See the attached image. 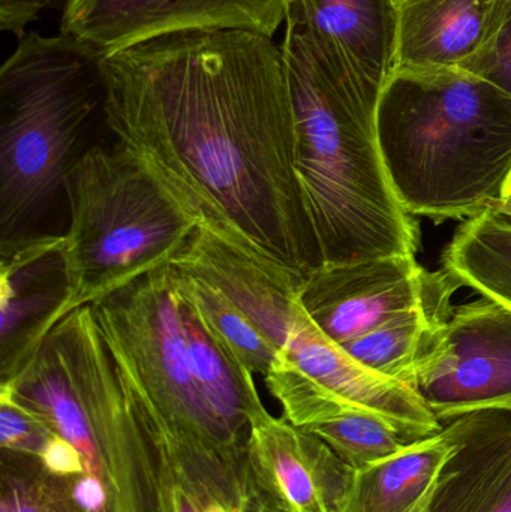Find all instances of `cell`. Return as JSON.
I'll return each instance as SVG.
<instances>
[{
    "label": "cell",
    "instance_id": "obj_2",
    "mask_svg": "<svg viewBox=\"0 0 511 512\" xmlns=\"http://www.w3.org/2000/svg\"><path fill=\"white\" fill-rule=\"evenodd\" d=\"M0 393L44 421L41 457L86 512H171L164 442L123 384L92 306L51 328Z\"/></svg>",
    "mask_w": 511,
    "mask_h": 512
},
{
    "label": "cell",
    "instance_id": "obj_21",
    "mask_svg": "<svg viewBox=\"0 0 511 512\" xmlns=\"http://www.w3.org/2000/svg\"><path fill=\"white\" fill-rule=\"evenodd\" d=\"M0 512H86L68 478L39 457L0 450Z\"/></svg>",
    "mask_w": 511,
    "mask_h": 512
},
{
    "label": "cell",
    "instance_id": "obj_18",
    "mask_svg": "<svg viewBox=\"0 0 511 512\" xmlns=\"http://www.w3.org/2000/svg\"><path fill=\"white\" fill-rule=\"evenodd\" d=\"M444 273L511 310V218L486 210L465 219L443 255Z\"/></svg>",
    "mask_w": 511,
    "mask_h": 512
},
{
    "label": "cell",
    "instance_id": "obj_8",
    "mask_svg": "<svg viewBox=\"0 0 511 512\" xmlns=\"http://www.w3.org/2000/svg\"><path fill=\"white\" fill-rule=\"evenodd\" d=\"M264 381L281 405L282 417L294 426L311 427L360 412L384 421L408 442L443 430L411 385L354 360L314 324L306 310Z\"/></svg>",
    "mask_w": 511,
    "mask_h": 512
},
{
    "label": "cell",
    "instance_id": "obj_14",
    "mask_svg": "<svg viewBox=\"0 0 511 512\" xmlns=\"http://www.w3.org/2000/svg\"><path fill=\"white\" fill-rule=\"evenodd\" d=\"M285 30L338 53L359 74L387 83L398 56L396 0H285Z\"/></svg>",
    "mask_w": 511,
    "mask_h": 512
},
{
    "label": "cell",
    "instance_id": "obj_24",
    "mask_svg": "<svg viewBox=\"0 0 511 512\" xmlns=\"http://www.w3.org/2000/svg\"><path fill=\"white\" fill-rule=\"evenodd\" d=\"M461 69L489 81L511 98V2L497 32Z\"/></svg>",
    "mask_w": 511,
    "mask_h": 512
},
{
    "label": "cell",
    "instance_id": "obj_12",
    "mask_svg": "<svg viewBox=\"0 0 511 512\" xmlns=\"http://www.w3.org/2000/svg\"><path fill=\"white\" fill-rule=\"evenodd\" d=\"M249 465L278 512H341L353 469L311 430L269 411L249 430Z\"/></svg>",
    "mask_w": 511,
    "mask_h": 512
},
{
    "label": "cell",
    "instance_id": "obj_25",
    "mask_svg": "<svg viewBox=\"0 0 511 512\" xmlns=\"http://www.w3.org/2000/svg\"><path fill=\"white\" fill-rule=\"evenodd\" d=\"M57 2L59 0H0V30L18 39L24 38L26 27Z\"/></svg>",
    "mask_w": 511,
    "mask_h": 512
},
{
    "label": "cell",
    "instance_id": "obj_6",
    "mask_svg": "<svg viewBox=\"0 0 511 512\" xmlns=\"http://www.w3.org/2000/svg\"><path fill=\"white\" fill-rule=\"evenodd\" d=\"M68 230L59 256L65 295L33 337L29 358L54 325L164 265L197 225L128 152L89 147L65 179Z\"/></svg>",
    "mask_w": 511,
    "mask_h": 512
},
{
    "label": "cell",
    "instance_id": "obj_13",
    "mask_svg": "<svg viewBox=\"0 0 511 512\" xmlns=\"http://www.w3.org/2000/svg\"><path fill=\"white\" fill-rule=\"evenodd\" d=\"M455 450L429 512H511V411H483L444 424Z\"/></svg>",
    "mask_w": 511,
    "mask_h": 512
},
{
    "label": "cell",
    "instance_id": "obj_4",
    "mask_svg": "<svg viewBox=\"0 0 511 512\" xmlns=\"http://www.w3.org/2000/svg\"><path fill=\"white\" fill-rule=\"evenodd\" d=\"M381 158L411 216L470 219L511 182V98L464 69H396L377 110Z\"/></svg>",
    "mask_w": 511,
    "mask_h": 512
},
{
    "label": "cell",
    "instance_id": "obj_3",
    "mask_svg": "<svg viewBox=\"0 0 511 512\" xmlns=\"http://www.w3.org/2000/svg\"><path fill=\"white\" fill-rule=\"evenodd\" d=\"M294 168L320 267L416 255L417 227L387 177L377 135L383 86L309 36L281 42Z\"/></svg>",
    "mask_w": 511,
    "mask_h": 512
},
{
    "label": "cell",
    "instance_id": "obj_10",
    "mask_svg": "<svg viewBox=\"0 0 511 512\" xmlns=\"http://www.w3.org/2000/svg\"><path fill=\"white\" fill-rule=\"evenodd\" d=\"M450 288L456 286L446 273H426L416 255H393L318 267L303 279L300 300L314 324L342 346L447 300Z\"/></svg>",
    "mask_w": 511,
    "mask_h": 512
},
{
    "label": "cell",
    "instance_id": "obj_16",
    "mask_svg": "<svg viewBox=\"0 0 511 512\" xmlns=\"http://www.w3.org/2000/svg\"><path fill=\"white\" fill-rule=\"evenodd\" d=\"M171 512H278L255 481L245 447L212 448L162 435Z\"/></svg>",
    "mask_w": 511,
    "mask_h": 512
},
{
    "label": "cell",
    "instance_id": "obj_7",
    "mask_svg": "<svg viewBox=\"0 0 511 512\" xmlns=\"http://www.w3.org/2000/svg\"><path fill=\"white\" fill-rule=\"evenodd\" d=\"M92 309L123 384L159 433L212 448L245 447L198 381L170 264Z\"/></svg>",
    "mask_w": 511,
    "mask_h": 512
},
{
    "label": "cell",
    "instance_id": "obj_5",
    "mask_svg": "<svg viewBox=\"0 0 511 512\" xmlns=\"http://www.w3.org/2000/svg\"><path fill=\"white\" fill-rule=\"evenodd\" d=\"M104 57L65 33H26L0 68L3 255L33 240L84 141L108 126Z\"/></svg>",
    "mask_w": 511,
    "mask_h": 512
},
{
    "label": "cell",
    "instance_id": "obj_23",
    "mask_svg": "<svg viewBox=\"0 0 511 512\" xmlns=\"http://www.w3.org/2000/svg\"><path fill=\"white\" fill-rule=\"evenodd\" d=\"M53 432L32 412L0 393V450L17 451L41 459Z\"/></svg>",
    "mask_w": 511,
    "mask_h": 512
},
{
    "label": "cell",
    "instance_id": "obj_1",
    "mask_svg": "<svg viewBox=\"0 0 511 512\" xmlns=\"http://www.w3.org/2000/svg\"><path fill=\"white\" fill-rule=\"evenodd\" d=\"M104 68L114 144L198 230L303 279L320 267L281 45L243 30L174 33L107 54Z\"/></svg>",
    "mask_w": 511,
    "mask_h": 512
},
{
    "label": "cell",
    "instance_id": "obj_11",
    "mask_svg": "<svg viewBox=\"0 0 511 512\" xmlns=\"http://www.w3.org/2000/svg\"><path fill=\"white\" fill-rule=\"evenodd\" d=\"M285 0H66L60 33L107 54L186 32L243 30L273 38Z\"/></svg>",
    "mask_w": 511,
    "mask_h": 512
},
{
    "label": "cell",
    "instance_id": "obj_9",
    "mask_svg": "<svg viewBox=\"0 0 511 512\" xmlns=\"http://www.w3.org/2000/svg\"><path fill=\"white\" fill-rule=\"evenodd\" d=\"M414 390L441 424L511 411V310L485 300L450 310L417 364Z\"/></svg>",
    "mask_w": 511,
    "mask_h": 512
},
{
    "label": "cell",
    "instance_id": "obj_17",
    "mask_svg": "<svg viewBox=\"0 0 511 512\" xmlns=\"http://www.w3.org/2000/svg\"><path fill=\"white\" fill-rule=\"evenodd\" d=\"M453 450L455 441L443 427L395 456L354 471L341 512H429Z\"/></svg>",
    "mask_w": 511,
    "mask_h": 512
},
{
    "label": "cell",
    "instance_id": "obj_22",
    "mask_svg": "<svg viewBox=\"0 0 511 512\" xmlns=\"http://www.w3.org/2000/svg\"><path fill=\"white\" fill-rule=\"evenodd\" d=\"M320 436L353 471L395 456L410 444L384 421L360 412L303 427Z\"/></svg>",
    "mask_w": 511,
    "mask_h": 512
},
{
    "label": "cell",
    "instance_id": "obj_19",
    "mask_svg": "<svg viewBox=\"0 0 511 512\" xmlns=\"http://www.w3.org/2000/svg\"><path fill=\"white\" fill-rule=\"evenodd\" d=\"M170 270L177 291L192 307L210 337L249 372L266 376L281 355L279 349L231 303L218 286L171 264Z\"/></svg>",
    "mask_w": 511,
    "mask_h": 512
},
{
    "label": "cell",
    "instance_id": "obj_26",
    "mask_svg": "<svg viewBox=\"0 0 511 512\" xmlns=\"http://www.w3.org/2000/svg\"><path fill=\"white\" fill-rule=\"evenodd\" d=\"M497 212L503 213L507 218H511V182L509 188H507L506 195H504L503 201L500 206L497 207Z\"/></svg>",
    "mask_w": 511,
    "mask_h": 512
},
{
    "label": "cell",
    "instance_id": "obj_20",
    "mask_svg": "<svg viewBox=\"0 0 511 512\" xmlns=\"http://www.w3.org/2000/svg\"><path fill=\"white\" fill-rule=\"evenodd\" d=\"M447 300L408 313L371 333L363 334L341 348L363 366L413 387L417 364L425 355L437 322L446 319Z\"/></svg>",
    "mask_w": 511,
    "mask_h": 512
},
{
    "label": "cell",
    "instance_id": "obj_15",
    "mask_svg": "<svg viewBox=\"0 0 511 512\" xmlns=\"http://www.w3.org/2000/svg\"><path fill=\"white\" fill-rule=\"evenodd\" d=\"M510 2L396 0V69L464 68L497 32Z\"/></svg>",
    "mask_w": 511,
    "mask_h": 512
}]
</instances>
